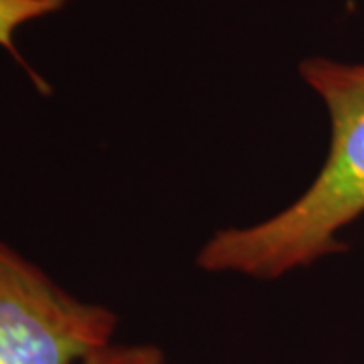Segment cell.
Masks as SVG:
<instances>
[{"mask_svg":"<svg viewBox=\"0 0 364 364\" xmlns=\"http://www.w3.org/2000/svg\"><path fill=\"white\" fill-rule=\"evenodd\" d=\"M116 330V312L71 296L0 241V364H81Z\"/></svg>","mask_w":364,"mask_h":364,"instance_id":"obj_2","label":"cell"},{"mask_svg":"<svg viewBox=\"0 0 364 364\" xmlns=\"http://www.w3.org/2000/svg\"><path fill=\"white\" fill-rule=\"evenodd\" d=\"M81 364H166V358L152 344H109Z\"/></svg>","mask_w":364,"mask_h":364,"instance_id":"obj_4","label":"cell"},{"mask_svg":"<svg viewBox=\"0 0 364 364\" xmlns=\"http://www.w3.org/2000/svg\"><path fill=\"white\" fill-rule=\"evenodd\" d=\"M299 75L324 102L332 140L324 166L289 207L208 239L196 265L210 273L277 279L342 253L340 233L364 215V63L310 57Z\"/></svg>","mask_w":364,"mask_h":364,"instance_id":"obj_1","label":"cell"},{"mask_svg":"<svg viewBox=\"0 0 364 364\" xmlns=\"http://www.w3.org/2000/svg\"><path fill=\"white\" fill-rule=\"evenodd\" d=\"M67 4V0H0V47L13 55L18 61V65L31 75L33 83L37 85L41 93H51V87L35 73L33 67L26 65L23 55L14 47V33L18 26H23L28 21H35L41 16L57 13Z\"/></svg>","mask_w":364,"mask_h":364,"instance_id":"obj_3","label":"cell"}]
</instances>
